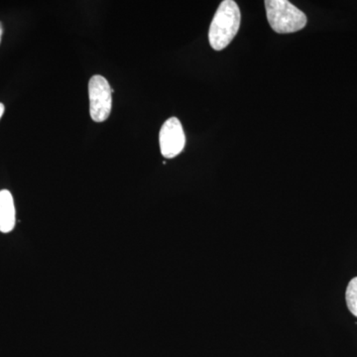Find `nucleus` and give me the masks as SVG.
I'll return each instance as SVG.
<instances>
[{
    "label": "nucleus",
    "instance_id": "6",
    "mask_svg": "<svg viewBox=\"0 0 357 357\" xmlns=\"http://www.w3.org/2000/svg\"><path fill=\"white\" fill-rule=\"evenodd\" d=\"M345 299L349 311L357 318V277L349 282L345 293Z\"/></svg>",
    "mask_w": 357,
    "mask_h": 357
},
{
    "label": "nucleus",
    "instance_id": "7",
    "mask_svg": "<svg viewBox=\"0 0 357 357\" xmlns=\"http://www.w3.org/2000/svg\"><path fill=\"white\" fill-rule=\"evenodd\" d=\"M4 110H6V107H4L3 103L0 102V119L4 114Z\"/></svg>",
    "mask_w": 357,
    "mask_h": 357
},
{
    "label": "nucleus",
    "instance_id": "4",
    "mask_svg": "<svg viewBox=\"0 0 357 357\" xmlns=\"http://www.w3.org/2000/svg\"><path fill=\"white\" fill-rule=\"evenodd\" d=\"M160 150L165 158L177 157L184 150L185 136L177 117H171L162 126L159 134Z\"/></svg>",
    "mask_w": 357,
    "mask_h": 357
},
{
    "label": "nucleus",
    "instance_id": "2",
    "mask_svg": "<svg viewBox=\"0 0 357 357\" xmlns=\"http://www.w3.org/2000/svg\"><path fill=\"white\" fill-rule=\"evenodd\" d=\"M267 20L279 34L300 31L307 25L306 14L287 0H266Z\"/></svg>",
    "mask_w": 357,
    "mask_h": 357
},
{
    "label": "nucleus",
    "instance_id": "5",
    "mask_svg": "<svg viewBox=\"0 0 357 357\" xmlns=\"http://www.w3.org/2000/svg\"><path fill=\"white\" fill-rule=\"evenodd\" d=\"M16 211L13 195L7 190L0 191V231L8 234L15 227Z\"/></svg>",
    "mask_w": 357,
    "mask_h": 357
},
{
    "label": "nucleus",
    "instance_id": "1",
    "mask_svg": "<svg viewBox=\"0 0 357 357\" xmlns=\"http://www.w3.org/2000/svg\"><path fill=\"white\" fill-rule=\"evenodd\" d=\"M241 10L236 1L225 0L211 21L208 41L211 48L222 51L234 40L241 27Z\"/></svg>",
    "mask_w": 357,
    "mask_h": 357
},
{
    "label": "nucleus",
    "instance_id": "3",
    "mask_svg": "<svg viewBox=\"0 0 357 357\" xmlns=\"http://www.w3.org/2000/svg\"><path fill=\"white\" fill-rule=\"evenodd\" d=\"M112 91L105 77L96 75L89 83V114L95 122H103L109 119L112 107Z\"/></svg>",
    "mask_w": 357,
    "mask_h": 357
},
{
    "label": "nucleus",
    "instance_id": "8",
    "mask_svg": "<svg viewBox=\"0 0 357 357\" xmlns=\"http://www.w3.org/2000/svg\"><path fill=\"white\" fill-rule=\"evenodd\" d=\"M2 33H3V27H2L1 22H0V43H1Z\"/></svg>",
    "mask_w": 357,
    "mask_h": 357
}]
</instances>
